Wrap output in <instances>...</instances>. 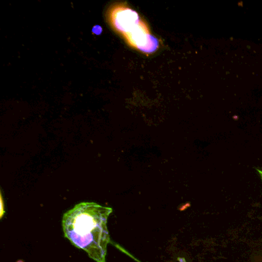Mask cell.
<instances>
[{"mask_svg": "<svg viewBox=\"0 0 262 262\" xmlns=\"http://www.w3.org/2000/svg\"><path fill=\"white\" fill-rule=\"evenodd\" d=\"M258 173H259V175H260L261 178L262 179V171L260 169H257Z\"/></svg>", "mask_w": 262, "mask_h": 262, "instance_id": "cell-3", "label": "cell"}, {"mask_svg": "<svg viewBox=\"0 0 262 262\" xmlns=\"http://www.w3.org/2000/svg\"><path fill=\"white\" fill-rule=\"evenodd\" d=\"M112 212V208L96 203H80L63 215L65 238L95 262H106L107 246L111 242L107 221Z\"/></svg>", "mask_w": 262, "mask_h": 262, "instance_id": "cell-1", "label": "cell"}, {"mask_svg": "<svg viewBox=\"0 0 262 262\" xmlns=\"http://www.w3.org/2000/svg\"><path fill=\"white\" fill-rule=\"evenodd\" d=\"M108 18L112 27L132 47L146 54H152L159 49V39L151 34L147 25L132 8L118 4L110 8Z\"/></svg>", "mask_w": 262, "mask_h": 262, "instance_id": "cell-2", "label": "cell"}, {"mask_svg": "<svg viewBox=\"0 0 262 262\" xmlns=\"http://www.w3.org/2000/svg\"><path fill=\"white\" fill-rule=\"evenodd\" d=\"M17 262H24L22 260H18L17 261Z\"/></svg>", "mask_w": 262, "mask_h": 262, "instance_id": "cell-4", "label": "cell"}]
</instances>
